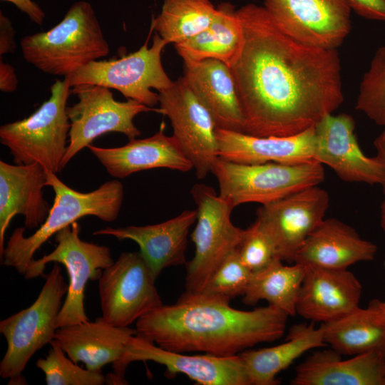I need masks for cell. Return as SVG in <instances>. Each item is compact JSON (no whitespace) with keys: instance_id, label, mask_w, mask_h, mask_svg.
<instances>
[{"instance_id":"6da1fadb","label":"cell","mask_w":385,"mask_h":385,"mask_svg":"<svg viewBox=\"0 0 385 385\" xmlns=\"http://www.w3.org/2000/svg\"><path fill=\"white\" fill-rule=\"evenodd\" d=\"M237 11L245 43L230 68L245 133L296 135L341 105V63L336 49L305 44L285 34L264 6L248 4Z\"/></svg>"},{"instance_id":"7a4b0ae2","label":"cell","mask_w":385,"mask_h":385,"mask_svg":"<svg viewBox=\"0 0 385 385\" xmlns=\"http://www.w3.org/2000/svg\"><path fill=\"white\" fill-rule=\"evenodd\" d=\"M287 317L270 305L243 311L225 301L184 292L174 304H163L140 318L135 329L168 350L229 356L279 339Z\"/></svg>"},{"instance_id":"3957f363","label":"cell","mask_w":385,"mask_h":385,"mask_svg":"<svg viewBox=\"0 0 385 385\" xmlns=\"http://www.w3.org/2000/svg\"><path fill=\"white\" fill-rule=\"evenodd\" d=\"M47 186L54 192V200L45 221L31 235L25 237L26 227H18L9 237L1 256V265L14 267L24 275L35 253L53 235L86 216L103 222L115 220L124 197L123 184L113 180L91 192H79L65 184L56 173L47 170Z\"/></svg>"},{"instance_id":"277c9868","label":"cell","mask_w":385,"mask_h":385,"mask_svg":"<svg viewBox=\"0 0 385 385\" xmlns=\"http://www.w3.org/2000/svg\"><path fill=\"white\" fill-rule=\"evenodd\" d=\"M20 44L28 63L43 73L63 76L110 51L95 11L85 1L73 4L52 29L26 36Z\"/></svg>"},{"instance_id":"5b68a950","label":"cell","mask_w":385,"mask_h":385,"mask_svg":"<svg viewBox=\"0 0 385 385\" xmlns=\"http://www.w3.org/2000/svg\"><path fill=\"white\" fill-rule=\"evenodd\" d=\"M68 76L51 87L49 98L29 116L0 127V141L17 164L38 163L57 173L62 168L69 137Z\"/></svg>"},{"instance_id":"8992f818","label":"cell","mask_w":385,"mask_h":385,"mask_svg":"<svg viewBox=\"0 0 385 385\" xmlns=\"http://www.w3.org/2000/svg\"><path fill=\"white\" fill-rule=\"evenodd\" d=\"M61 267L55 262L34 303L0 322L6 351L0 362V376L9 384H24L22 372L34 354L53 340L56 323L66 295Z\"/></svg>"},{"instance_id":"52a82bcc","label":"cell","mask_w":385,"mask_h":385,"mask_svg":"<svg viewBox=\"0 0 385 385\" xmlns=\"http://www.w3.org/2000/svg\"><path fill=\"white\" fill-rule=\"evenodd\" d=\"M211 173L217 180L218 194L233 208L248 202L266 205L319 185L324 179L322 164L317 161L245 164L219 158Z\"/></svg>"},{"instance_id":"ba28073f","label":"cell","mask_w":385,"mask_h":385,"mask_svg":"<svg viewBox=\"0 0 385 385\" xmlns=\"http://www.w3.org/2000/svg\"><path fill=\"white\" fill-rule=\"evenodd\" d=\"M190 194L197 211L196 225L190 235L195 251L187 262L185 292L198 294L219 265L237 249L245 230L232 223L234 208L212 188L197 183Z\"/></svg>"},{"instance_id":"9c48e42d","label":"cell","mask_w":385,"mask_h":385,"mask_svg":"<svg viewBox=\"0 0 385 385\" xmlns=\"http://www.w3.org/2000/svg\"><path fill=\"white\" fill-rule=\"evenodd\" d=\"M168 43L158 34L148 47V38L136 51L111 60H96L68 76L71 87L98 85L120 91L126 98L153 107L158 103V93L172 86L165 73L161 53Z\"/></svg>"},{"instance_id":"30bf717a","label":"cell","mask_w":385,"mask_h":385,"mask_svg":"<svg viewBox=\"0 0 385 385\" xmlns=\"http://www.w3.org/2000/svg\"><path fill=\"white\" fill-rule=\"evenodd\" d=\"M80 231L77 221L58 231L54 235L55 249L34 259L24 275L26 279L42 276L49 262L65 266L68 291L56 319L57 328L88 321L84 307L86 284L89 280H98L103 270L114 262L109 247L82 240Z\"/></svg>"},{"instance_id":"8fae6325","label":"cell","mask_w":385,"mask_h":385,"mask_svg":"<svg viewBox=\"0 0 385 385\" xmlns=\"http://www.w3.org/2000/svg\"><path fill=\"white\" fill-rule=\"evenodd\" d=\"M78 101L67 107L70 120L68 143L62 162L63 168L82 149L98 137L110 132L124 134L129 140L140 135L133 123L139 113L154 108L133 99L117 101L109 88L98 85H78L71 88Z\"/></svg>"},{"instance_id":"7c38bea8","label":"cell","mask_w":385,"mask_h":385,"mask_svg":"<svg viewBox=\"0 0 385 385\" xmlns=\"http://www.w3.org/2000/svg\"><path fill=\"white\" fill-rule=\"evenodd\" d=\"M155 279L140 252H122L98 279L103 318L127 327L163 305Z\"/></svg>"},{"instance_id":"4fadbf2b","label":"cell","mask_w":385,"mask_h":385,"mask_svg":"<svg viewBox=\"0 0 385 385\" xmlns=\"http://www.w3.org/2000/svg\"><path fill=\"white\" fill-rule=\"evenodd\" d=\"M153 361L166 367L168 376L183 374L202 385H250L239 354L220 356L209 354L190 355L168 350L135 334L126 343L120 359L106 376L111 384H127L124 376L133 361Z\"/></svg>"},{"instance_id":"5bb4252c","label":"cell","mask_w":385,"mask_h":385,"mask_svg":"<svg viewBox=\"0 0 385 385\" xmlns=\"http://www.w3.org/2000/svg\"><path fill=\"white\" fill-rule=\"evenodd\" d=\"M158 103L160 113L170 119L173 135L192 163L196 177L205 178L219 158L213 117L183 77L158 91Z\"/></svg>"},{"instance_id":"9a60e30c","label":"cell","mask_w":385,"mask_h":385,"mask_svg":"<svg viewBox=\"0 0 385 385\" xmlns=\"http://www.w3.org/2000/svg\"><path fill=\"white\" fill-rule=\"evenodd\" d=\"M263 6L282 32L305 44L336 49L350 31L346 0H265Z\"/></svg>"},{"instance_id":"2e32d148","label":"cell","mask_w":385,"mask_h":385,"mask_svg":"<svg viewBox=\"0 0 385 385\" xmlns=\"http://www.w3.org/2000/svg\"><path fill=\"white\" fill-rule=\"evenodd\" d=\"M329 203L327 191L316 185L258 208L256 220L272 240L279 260L294 262L302 243L324 219Z\"/></svg>"},{"instance_id":"e0dca14e","label":"cell","mask_w":385,"mask_h":385,"mask_svg":"<svg viewBox=\"0 0 385 385\" xmlns=\"http://www.w3.org/2000/svg\"><path fill=\"white\" fill-rule=\"evenodd\" d=\"M314 128L316 161L330 167L344 181L382 184V168L375 157L369 158L361 151L351 115L328 114Z\"/></svg>"},{"instance_id":"ac0fdd59","label":"cell","mask_w":385,"mask_h":385,"mask_svg":"<svg viewBox=\"0 0 385 385\" xmlns=\"http://www.w3.org/2000/svg\"><path fill=\"white\" fill-rule=\"evenodd\" d=\"M305 267L297 301V314L313 322L327 323L359 307L361 285L352 272Z\"/></svg>"},{"instance_id":"d6986e66","label":"cell","mask_w":385,"mask_h":385,"mask_svg":"<svg viewBox=\"0 0 385 385\" xmlns=\"http://www.w3.org/2000/svg\"><path fill=\"white\" fill-rule=\"evenodd\" d=\"M47 170L38 163L10 164L0 160V255L6 229L17 215L24 217L26 228H38L50 208L43 197Z\"/></svg>"},{"instance_id":"ffe728a7","label":"cell","mask_w":385,"mask_h":385,"mask_svg":"<svg viewBox=\"0 0 385 385\" xmlns=\"http://www.w3.org/2000/svg\"><path fill=\"white\" fill-rule=\"evenodd\" d=\"M87 148L106 171L116 178L155 168L180 172L193 169L176 138L165 134L163 125L152 136L129 140L123 146L102 148L89 145Z\"/></svg>"},{"instance_id":"44dd1931","label":"cell","mask_w":385,"mask_h":385,"mask_svg":"<svg viewBox=\"0 0 385 385\" xmlns=\"http://www.w3.org/2000/svg\"><path fill=\"white\" fill-rule=\"evenodd\" d=\"M196 219V209L185 210L178 216L158 224L107 227L95 231L93 235H108L118 240L134 241L157 279L165 268L186 264L188 236Z\"/></svg>"},{"instance_id":"7402d4cb","label":"cell","mask_w":385,"mask_h":385,"mask_svg":"<svg viewBox=\"0 0 385 385\" xmlns=\"http://www.w3.org/2000/svg\"><path fill=\"white\" fill-rule=\"evenodd\" d=\"M219 158L245 164H299L316 161L315 128L289 136L261 137L217 128Z\"/></svg>"},{"instance_id":"603a6c76","label":"cell","mask_w":385,"mask_h":385,"mask_svg":"<svg viewBox=\"0 0 385 385\" xmlns=\"http://www.w3.org/2000/svg\"><path fill=\"white\" fill-rule=\"evenodd\" d=\"M375 244L362 239L356 230L335 219H324L297 252L294 262L333 270H347L359 262L372 260Z\"/></svg>"},{"instance_id":"cb8c5ba5","label":"cell","mask_w":385,"mask_h":385,"mask_svg":"<svg viewBox=\"0 0 385 385\" xmlns=\"http://www.w3.org/2000/svg\"><path fill=\"white\" fill-rule=\"evenodd\" d=\"M184 65L183 77L209 111L217 127L244 133V115L230 66L212 58Z\"/></svg>"},{"instance_id":"d4e9b609","label":"cell","mask_w":385,"mask_h":385,"mask_svg":"<svg viewBox=\"0 0 385 385\" xmlns=\"http://www.w3.org/2000/svg\"><path fill=\"white\" fill-rule=\"evenodd\" d=\"M135 334L136 329L113 326L101 317L94 322L59 327L53 339L74 362H83L86 369L99 371L120 359L126 343Z\"/></svg>"},{"instance_id":"484cf974","label":"cell","mask_w":385,"mask_h":385,"mask_svg":"<svg viewBox=\"0 0 385 385\" xmlns=\"http://www.w3.org/2000/svg\"><path fill=\"white\" fill-rule=\"evenodd\" d=\"M385 355L370 351L342 359L334 349L318 351L299 364L293 385H383Z\"/></svg>"},{"instance_id":"4316f807","label":"cell","mask_w":385,"mask_h":385,"mask_svg":"<svg viewBox=\"0 0 385 385\" xmlns=\"http://www.w3.org/2000/svg\"><path fill=\"white\" fill-rule=\"evenodd\" d=\"M217 9L215 17L205 30L174 45L184 63L212 58L230 67L239 57L245 33L237 11L228 2L221 3Z\"/></svg>"},{"instance_id":"83f0119b","label":"cell","mask_w":385,"mask_h":385,"mask_svg":"<svg viewBox=\"0 0 385 385\" xmlns=\"http://www.w3.org/2000/svg\"><path fill=\"white\" fill-rule=\"evenodd\" d=\"M324 341L340 354L379 351L385 355V317L382 302L374 299L348 314L322 323Z\"/></svg>"},{"instance_id":"f1b7e54d","label":"cell","mask_w":385,"mask_h":385,"mask_svg":"<svg viewBox=\"0 0 385 385\" xmlns=\"http://www.w3.org/2000/svg\"><path fill=\"white\" fill-rule=\"evenodd\" d=\"M326 345L322 326L316 328L313 322L292 326L285 342L277 346L240 354L250 385H275L277 375L287 369L304 352Z\"/></svg>"},{"instance_id":"f546056e","label":"cell","mask_w":385,"mask_h":385,"mask_svg":"<svg viewBox=\"0 0 385 385\" xmlns=\"http://www.w3.org/2000/svg\"><path fill=\"white\" fill-rule=\"evenodd\" d=\"M305 270V265L294 263L289 266L275 260L265 268L252 272L242 300L246 305L253 306L264 299L268 305L294 316Z\"/></svg>"},{"instance_id":"4dcf8cb0","label":"cell","mask_w":385,"mask_h":385,"mask_svg":"<svg viewBox=\"0 0 385 385\" xmlns=\"http://www.w3.org/2000/svg\"><path fill=\"white\" fill-rule=\"evenodd\" d=\"M210 0H163L151 28L168 43L187 41L205 30L217 14Z\"/></svg>"},{"instance_id":"1f68e13d","label":"cell","mask_w":385,"mask_h":385,"mask_svg":"<svg viewBox=\"0 0 385 385\" xmlns=\"http://www.w3.org/2000/svg\"><path fill=\"white\" fill-rule=\"evenodd\" d=\"M66 354L53 339L48 354L36 362V367L43 372L47 385H103L107 382L101 371L85 369Z\"/></svg>"},{"instance_id":"d6a6232c","label":"cell","mask_w":385,"mask_h":385,"mask_svg":"<svg viewBox=\"0 0 385 385\" xmlns=\"http://www.w3.org/2000/svg\"><path fill=\"white\" fill-rule=\"evenodd\" d=\"M356 109L379 125H385V46L376 51L361 81Z\"/></svg>"},{"instance_id":"836d02e7","label":"cell","mask_w":385,"mask_h":385,"mask_svg":"<svg viewBox=\"0 0 385 385\" xmlns=\"http://www.w3.org/2000/svg\"><path fill=\"white\" fill-rule=\"evenodd\" d=\"M251 275L252 272L242 262L235 250L219 265L198 294L230 302L243 296Z\"/></svg>"},{"instance_id":"e575fe53","label":"cell","mask_w":385,"mask_h":385,"mask_svg":"<svg viewBox=\"0 0 385 385\" xmlns=\"http://www.w3.org/2000/svg\"><path fill=\"white\" fill-rule=\"evenodd\" d=\"M236 250L242 262L252 272L265 268L278 259L272 240L257 220L245 230Z\"/></svg>"},{"instance_id":"d590c367","label":"cell","mask_w":385,"mask_h":385,"mask_svg":"<svg viewBox=\"0 0 385 385\" xmlns=\"http://www.w3.org/2000/svg\"><path fill=\"white\" fill-rule=\"evenodd\" d=\"M358 15L370 19L385 21V0H346Z\"/></svg>"},{"instance_id":"8d00e7d4","label":"cell","mask_w":385,"mask_h":385,"mask_svg":"<svg viewBox=\"0 0 385 385\" xmlns=\"http://www.w3.org/2000/svg\"><path fill=\"white\" fill-rule=\"evenodd\" d=\"M16 49L15 31L9 20L0 14V55L13 53Z\"/></svg>"},{"instance_id":"74e56055","label":"cell","mask_w":385,"mask_h":385,"mask_svg":"<svg viewBox=\"0 0 385 385\" xmlns=\"http://www.w3.org/2000/svg\"><path fill=\"white\" fill-rule=\"evenodd\" d=\"M6 1L14 4L19 10L28 15L30 20L35 24L42 25L45 19V13L32 0H1Z\"/></svg>"},{"instance_id":"f35d334b","label":"cell","mask_w":385,"mask_h":385,"mask_svg":"<svg viewBox=\"0 0 385 385\" xmlns=\"http://www.w3.org/2000/svg\"><path fill=\"white\" fill-rule=\"evenodd\" d=\"M18 79L14 68L9 63L0 61V90L3 92H13L16 91Z\"/></svg>"},{"instance_id":"ab89813d","label":"cell","mask_w":385,"mask_h":385,"mask_svg":"<svg viewBox=\"0 0 385 385\" xmlns=\"http://www.w3.org/2000/svg\"><path fill=\"white\" fill-rule=\"evenodd\" d=\"M374 145L377 151V155L375 158L380 163L384 173V180L381 185L384 193L385 194V125L384 126L382 133L374 140Z\"/></svg>"},{"instance_id":"60d3db41","label":"cell","mask_w":385,"mask_h":385,"mask_svg":"<svg viewBox=\"0 0 385 385\" xmlns=\"http://www.w3.org/2000/svg\"><path fill=\"white\" fill-rule=\"evenodd\" d=\"M381 225L382 229L385 232V199L381 205Z\"/></svg>"},{"instance_id":"b9f144b4","label":"cell","mask_w":385,"mask_h":385,"mask_svg":"<svg viewBox=\"0 0 385 385\" xmlns=\"http://www.w3.org/2000/svg\"><path fill=\"white\" fill-rule=\"evenodd\" d=\"M382 309H383L384 315L385 317V302H382Z\"/></svg>"},{"instance_id":"7bdbcfd3","label":"cell","mask_w":385,"mask_h":385,"mask_svg":"<svg viewBox=\"0 0 385 385\" xmlns=\"http://www.w3.org/2000/svg\"><path fill=\"white\" fill-rule=\"evenodd\" d=\"M383 385H385V374H384V384H383Z\"/></svg>"},{"instance_id":"ee69618b","label":"cell","mask_w":385,"mask_h":385,"mask_svg":"<svg viewBox=\"0 0 385 385\" xmlns=\"http://www.w3.org/2000/svg\"><path fill=\"white\" fill-rule=\"evenodd\" d=\"M384 267H385V262H384Z\"/></svg>"}]
</instances>
